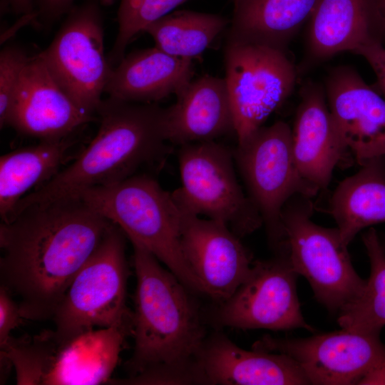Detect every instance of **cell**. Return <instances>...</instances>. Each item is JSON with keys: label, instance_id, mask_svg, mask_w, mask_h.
<instances>
[{"label": "cell", "instance_id": "obj_3", "mask_svg": "<svg viewBox=\"0 0 385 385\" xmlns=\"http://www.w3.org/2000/svg\"><path fill=\"white\" fill-rule=\"evenodd\" d=\"M98 131L82 152L50 180L18 203L13 217L25 208L78 198L84 191L120 182L168 153L165 108L108 97L98 111Z\"/></svg>", "mask_w": 385, "mask_h": 385}, {"label": "cell", "instance_id": "obj_27", "mask_svg": "<svg viewBox=\"0 0 385 385\" xmlns=\"http://www.w3.org/2000/svg\"><path fill=\"white\" fill-rule=\"evenodd\" d=\"M188 0H120L117 13L118 33L108 53L111 66L125 56L128 45L150 24Z\"/></svg>", "mask_w": 385, "mask_h": 385}, {"label": "cell", "instance_id": "obj_7", "mask_svg": "<svg viewBox=\"0 0 385 385\" xmlns=\"http://www.w3.org/2000/svg\"><path fill=\"white\" fill-rule=\"evenodd\" d=\"M311 197L296 195L285 205L282 224L290 262L330 312L339 313L363 292L366 280L354 270L337 227L312 220Z\"/></svg>", "mask_w": 385, "mask_h": 385}, {"label": "cell", "instance_id": "obj_5", "mask_svg": "<svg viewBox=\"0 0 385 385\" xmlns=\"http://www.w3.org/2000/svg\"><path fill=\"white\" fill-rule=\"evenodd\" d=\"M133 323L93 329L71 339L53 329L11 337L1 362L14 368L19 385H96L110 381Z\"/></svg>", "mask_w": 385, "mask_h": 385}, {"label": "cell", "instance_id": "obj_2", "mask_svg": "<svg viewBox=\"0 0 385 385\" xmlns=\"http://www.w3.org/2000/svg\"><path fill=\"white\" fill-rule=\"evenodd\" d=\"M132 245L137 283L129 377L140 385L198 384L196 359L206 337L190 291L153 255Z\"/></svg>", "mask_w": 385, "mask_h": 385}, {"label": "cell", "instance_id": "obj_10", "mask_svg": "<svg viewBox=\"0 0 385 385\" xmlns=\"http://www.w3.org/2000/svg\"><path fill=\"white\" fill-rule=\"evenodd\" d=\"M101 4L73 8L48 47L41 53L58 84L84 111L96 115L113 68L104 52Z\"/></svg>", "mask_w": 385, "mask_h": 385}, {"label": "cell", "instance_id": "obj_31", "mask_svg": "<svg viewBox=\"0 0 385 385\" xmlns=\"http://www.w3.org/2000/svg\"><path fill=\"white\" fill-rule=\"evenodd\" d=\"M76 0H35L36 18L47 26L51 25L74 6ZM101 6L112 5L115 0H96Z\"/></svg>", "mask_w": 385, "mask_h": 385}, {"label": "cell", "instance_id": "obj_1", "mask_svg": "<svg viewBox=\"0 0 385 385\" xmlns=\"http://www.w3.org/2000/svg\"><path fill=\"white\" fill-rule=\"evenodd\" d=\"M113 222L81 198L29 206L0 225L1 285L24 319H51Z\"/></svg>", "mask_w": 385, "mask_h": 385}, {"label": "cell", "instance_id": "obj_18", "mask_svg": "<svg viewBox=\"0 0 385 385\" xmlns=\"http://www.w3.org/2000/svg\"><path fill=\"white\" fill-rule=\"evenodd\" d=\"M292 136L300 173L319 190L325 189L346 152L335 128L326 93L316 83H309L302 88Z\"/></svg>", "mask_w": 385, "mask_h": 385}, {"label": "cell", "instance_id": "obj_15", "mask_svg": "<svg viewBox=\"0 0 385 385\" xmlns=\"http://www.w3.org/2000/svg\"><path fill=\"white\" fill-rule=\"evenodd\" d=\"M97 116L80 108L52 76L40 53L30 56L14 93L7 119L19 133L50 140L71 136Z\"/></svg>", "mask_w": 385, "mask_h": 385}, {"label": "cell", "instance_id": "obj_23", "mask_svg": "<svg viewBox=\"0 0 385 385\" xmlns=\"http://www.w3.org/2000/svg\"><path fill=\"white\" fill-rule=\"evenodd\" d=\"M319 0H234L227 41L284 47L312 17Z\"/></svg>", "mask_w": 385, "mask_h": 385}, {"label": "cell", "instance_id": "obj_35", "mask_svg": "<svg viewBox=\"0 0 385 385\" xmlns=\"http://www.w3.org/2000/svg\"><path fill=\"white\" fill-rule=\"evenodd\" d=\"M379 240H380L381 246L385 252V235L379 236Z\"/></svg>", "mask_w": 385, "mask_h": 385}, {"label": "cell", "instance_id": "obj_14", "mask_svg": "<svg viewBox=\"0 0 385 385\" xmlns=\"http://www.w3.org/2000/svg\"><path fill=\"white\" fill-rule=\"evenodd\" d=\"M181 210L185 260L203 292L221 303L246 279L252 257L227 225Z\"/></svg>", "mask_w": 385, "mask_h": 385}, {"label": "cell", "instance_id": "obj_32", "mask_svg": "<svg viewBox=\"0 0 385 385\" xmlns=\"http://www.w3.org/2000/svg\"><path fill=\"white\" fill-rule=\"evenodd\" d=\"M13 11L16 14L29 15L34 14L35 0H8Z\"/></svg>", "mask_w": 385, "mask_h": 385}, {"label": "cell", "instance_id": "obj_25", "mask_svg": "<svg viewBox=\"0 0 385 385\" xmlns=\"http://www.w3.org/2000/svg\"><path fill=\"white\" fill-rule=\"evenodd\" d=\"M228 24V20L211 14L176 11L148 25L143 31L158 48L173 56L197 57Z\"/></svg>", "mask_w": 385, "mask_h": 385}, {"label": "cell", "instance_id": "obj_33", "mask_svg": "<svg viewBox=\"0 0 385 385\" xmlns=\"http://www.w3.org/2000/svg\"><path fill=\"white\" fill-rule=\"evenodd\" d=\"M360 384H385V366L379 367L367 374Z\"/></svg>", "mask_w": 385, "mask_h": 385}, {"label": "cell", "instance_id": "obj_21", "mask_svg": "<svg viewBox=\"0 0 385 385\" xmlns=\"http://www.w3.org/2000/svg\"><path fill=\"white\" fill-rule=\"evenodd\" d=\"M376 1L319 0L309 21L311 56L324 59L344 51L354 52L370 41L381 40Z\"/></svg>", "mask_w": 385, "mask_h": 385}, {"label": "cell", "instance_id": "obj_8", "mask_svg": "<svg viewBox=\"0 0 385 385\" xmlns=\"http://www.w3.org/2000/svg\"><path fill=\"white\" fill-rule=\"evenodd\" d=\"M233 155L247 194L277 252L285 246L282 212L287 202L296 195L312 198L319 189L300 173L293 153L292 128L284 121L261 127L237 143Z\"/></svg>", "mask_w": 385, "mask_h": 385}, {"label": "cell", "instance_id": "obj_13", "mask_svg": "<svg viewBox=\"0 0 385 385\" xmlns=\"http://www.w3.org/2000/svg\"><path fill=\"white\" fill-rule=\"evenodd\" d=\"M252 349L287 355L302 369L310 384H360L367 374L385 366V344L380 334L344 328L307 338L266 335L255 342Z\"/></svg>", "mask_w": 385, "mask_h": 385}, {"label": "cell", "instance_id": "obj_17", "mask_svg": "<svg viewBox=\"0 0 385 385\" xmlns=\"http://www.w3.org/2000/svg\"><path fill=\"white\" fill-rule=\"evenodd\" d=\"M196 364L201 384H310L302 369L287 355L245 350L220 333L205 339Z\"/></svg>", "mask_w": 385, "mask_h": 385}, {"label": "cell", "instance_id": "obj_24", "mask_svg": "<svg viewBox=\"0 0 385 385\" xmlns=\"http://www.w3.org/2000/svg\"><path fill=\"white\" fill-rule=\"evenodd\" d=\"M361 167L339 183L330 200L329 212L347 246L363 229L385 222V157Z\"/></svg>", "mask_w": 385, "mask_h": 385}, {"label": "cell", "instance_id": "obj_12", "mask_svg": "<svg viewBox=\"0 0 385 385\" xmlns=\"http://www.w3.org/2000/svg\"><path fill=\"white\" fill-rule=\"evenodd\" d=\"M298 274L287 248L267 260L253 262L246 279L220 303L216 319L220 326L241 329L287 331L314 329L306 322L297 292Z\"/></svg>", "mask_w": 385, "mask_h": 385}, {"label": "cell", "instance_id": "obj_34", "mask_svg": "<svg viewBox=\"0 0 385 385\" xmlns=\"http://www.w3.org/2000/svg\"><path fill=\"white\" fill-rule=\"evenodd\" d=\"M376 3L381 32L385 34V0H377Z\"/></svg>", "mask_w": 385, "mask_h": 385}, {"label": "cell", "instance_id": "obj_28", "mask_svg": "<svg viewBox=\"0 0 385 385\" xmlns=\"http://www.w3.org/2000/svg\"><path fill=\"white\" fill-rule=\"evenodd\" d=\"M30 56L16 46L4 48L0 53V128L6 126L12 99L22 71Z\"/></svg>", "mask_w": 385, "mask_h": 385}, {"label": "cell", "instance_id": "obj_4", "mask_svg": "<svg viewBox=\"0 0 385 385\" xmlns=\"http://www.w3.org/2000/svg\"><path fill=\"white\" fill-rule=\"evenodd\" d=\"M78 198L118 226L132 244L153 255L190 292L204 293L182 251V210L173 194L155 179L134 175L88 189Z\"/></svg>", "mask_w": 385, "mask_h": 385}, {"label": "cell", "instance_id": "obj_30", "mask_svg": "<svg viewBox=\"0 0 385 385\" xmlns=\"http://www.w3.org/2000/svg\"><path fill=\"white\" fill-rule=\"evenodd\" d=\"M363 56L373 69L377 80V86L385 98V48L381 40H372L354 51Z\"/></svg>", "mask_w": 385, "mask_h": 385}, {"label": "cell", "instance_id": "obj_16", "mask_svg": "<svg viewBox=\"0 0 385 385\" xmlns=\"http://www.w3.org/2000/svg\"><path fill=\"white\" fill-rule=\"evenodd\" d=\"M326 96L346 153L360 166L385 157V98L346 66L331 72Z\"/></svg>", "mask_w": 385, "mask_h": 385}, {"label": "cell", "instance_id": "obj_9", "mask_svg": "<svg viewBox=\"0 0 385 385\" xmlns=\"http://www.w3.org/2000/svg\"><path fill=\"white\" fill-rule=\"evenodd\" d=\"M234 160L233 153L215 140L180 145L181 186L172 194L183 211L221 222L242 237L263 221L238 182Z\"/></svg>", "mask_w": 385, "mask_h": 385}, {"label": "cell", "instance_id": "obj_22", "mask_svg": "<svg viewBox=\"0 0 385 385\" xmlns=\"http://www.w3.org/2000/svg\"><path fill=\"white\" fill-rule=\"evenodd\" d=\"M76 140L71 136L41 140L14 150L0 158V215L9 222L14 210L31 189L50 180L71 156Z\"/></svg>", "mask_w": 385, "mask_h": 385}, {"label": "cell", "instance_id": "obj_20", "mask_svg": "<svg viewBox=\"0 0 385 385\" xmlns=\"http://www.w3.org/2000/svg\"><path fill=\"white\" fill-rule=\"evenodd\" d=\"M192 60L156 46L133 51L113 68L105 93L126 102L156 103L176 95L192 81Z\"/></svg>", "mask_w": 385, "mask_h": 385}, {"label": "cell", "instance_id": "obj_29", "mask_svg": "<svg viewBox=\"0 0 385 385\" xmlns=\"http://www.w3.org/2000/svg\"><path fill=\"white\" fill-rule=\"evenodd\" d=\"M24 319L11 294L0 286V349L11 338V332L20 326Z\"/></svg>", "mask_w": 385, "mask_h": 385}, {"label": "cell", "instance_id": "obj_6", "mask_svg": "<svg viewBox=\"0 0 385 385\" xmlns=\"http://www.w3.org/2000/svg\"><path fill=\"white\" fill-rule=\"evenodd\" d=\"M125 235L113 223L74 277L51 319L57 337L67 339L133 322V312L125 304L128 269Z\"/></svg>", "mask_w": 385, "mask_h": 385}, {"label": "cell", "instance_id": "obj_11", "mask_svg": "<svg viewBox=\"0 0 385 385\" xmlns=\"http://www.w3.org/2000/svg\"><path fill=\"white\" fill-rule=\"evenodd\" d=\"M225 66L235 133L241 143L291 94L296 70L284 51L235 41H227Z\"/></svg>", "mask_w": 385, "mask_h": 385}, {"label": "cell", "instance_id": "obj_19", "mask_svg": "<svg viewBox=\"0 0 385 385\" xmlns=\"http://www.w3.org/2000/svg\"><path fill=\"white\" fill-rule=\"evenodd\" d=\"M165 108L168 141L183 145L213 141L235 132L234 116L225 78L205 75L192 80Z\"/></svg>", "mask_w": 385, "mask_h": 385}, {"label": "cell", "instance_id": "obj_26", "mask_svg": "<svg viewBox=\"0 0 385 385\" xmlns=\"http://www.w3.org/2000/svg\"><path fill=\"white\" fill-rule=\"evenodd\" d=\"M370 262V275L361 294L338 314L337 322L350 331L380 334L385 327V252L376 230L362 235Z\"/></svg>", "mask_w": 385, "mask_h": 385}]
</instances>
